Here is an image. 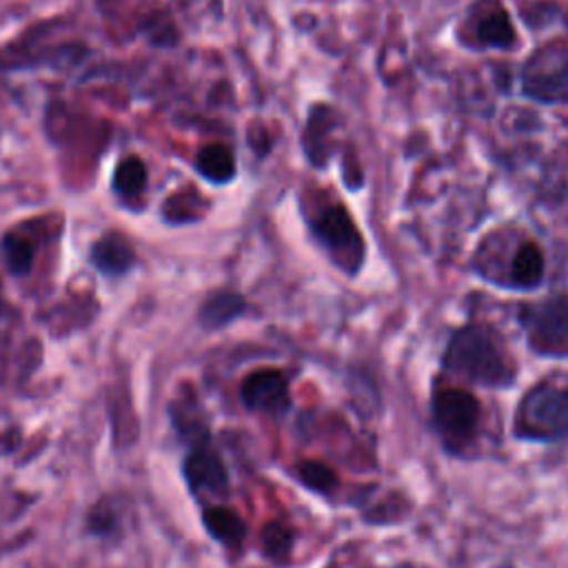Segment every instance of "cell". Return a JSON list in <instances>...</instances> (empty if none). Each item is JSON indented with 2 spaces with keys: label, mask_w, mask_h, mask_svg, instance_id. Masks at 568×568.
<instances>
[{
  "label": "cell",
  "mask_w": 568,
  "mask_h": 568,
  "mask_svg": "<svg viewBox=\"0 0 568 568\" xmlns=\"http://www.w3.org/2000/svg\"><path fill=\"white\" fill-rule=\"evenodd\" d=\"M297 477L306 488H311L315 493H328L337 486V475L333 473V468H328L326 464L315 462V459L302 462L297 466Z\"/></svg>",
  "instance_id": "2e32d148"
},
{
  "label": "cell",
  "mask_w": 568,
  "mask_h": 568,
  "mask_svg": "<svg viewBox=\"0 0 568 568\" xmlns=\"http://www.w3.org/2000/svg\"><path fill=\"white\" fill-rule=\"evenodd\" d=\"M146 180H149L146 164L138 155H126L118 162L111 184L120 197L131 200V197H138L146 189Z\"/></svg>",
  "instance_id": "4fadbf2b"
},
{
  "label": "cell",
  "mask_w": 568,
  "mask_h": 568,
  "mask_svg": "<svg viewBox=\"0 0 568 568\" xmlns=\"http://www.w3.org/2000/svg\"><path fill=\"white\" fill-rule=\"evenodd\" d=\"M240 397L248 410L280 415L288 408V382L282 371L260 368L244 377Z\"/></svg>",
  "instance_id": "8992f818"
},
{
  "label": "cell",
  "mask_w": 568,
  "mask_h": 568,
  "mask_svg": "<svg viewBox=\"0 0 568 568\" xmlns=\"http://www.w3.org/2000/svg\"><path fill=\"white\" fill-rule=\"evenodd\" d=\"M204 526L206 530L222 544L226 546H237L242 544L246 535V526L242 517L224 506H211L204 510Z\"/></svg>",
  "instance_id": "7c38bea8"
},
{
  "label": "cell",
  "mask_w": 568,
  "mask_h": 568,
  "mask_svg": "<svg viewBox=\"0 0 568 568\" xmlns=\"http://www.w3.org/2000/svg\"><path fill=\"white\" fill-rule=\"evenodd\" d=\"M544 277V257L537 244L526 242L517 248L510 262V280L519 288H537Z\"/></svg>",
  "instance_id": "9c48e42d"
},
{
  "label": "cell",
  "mask_w": 568,
  "mask_h": 568,
  "mask_svg": "<svg viewBox=\"0 0 568 568\" xmlns=\"http://www.w3.org/2000/svg\"><path fill=\"white\" fill-rule=\"evenodd\" d=\"M0 255L7 264V268L13 275H27L33 266V257H36V246L29 237H24L22 233L13 231L7 233L0 242Z\"/></svg>",
  "instance_id": "5bb4252c"
},
{
  "label": "cell",
  "mask_w": 568,
  "mask_h": 568,
  "mask_svg": "<svg viewBox=\"0 0 568 568\" xmlns=\"http://www.w3.org/2000/svg\"><path fill=\"white\" fill-rule=\"evenodd\" d=\"M515 430L544 442L568 437V388L548 382L532 386L519 402Z\"/></svg>",
  "instance_id": "7a4b0ae2"
},
{
  "label": "cell",
  "mask_w": 568,
  "mask_h": 568,
  "mask_svg": "<svg viewBox=\"0 0 568 568\" xmlns=\"http://www.w3.org/2000/svg\"><path fill=\"white\" fill-rule=\"evenodd\" d=\"M444 364L450 373L484 386H508L515 379L513 359L481 326H464L453 333Z\"/></svg>",
  "instance_id": "6da1fadb"
},
{
  "label": "cell",
  "mask_w": 568,
  "mask_h": 568,
  "mask_svg": "<svg viewBox=\"0 0 568 568\" xmlns=\"http://www.w3.org/2000/svg\"><path fill=\"white\" fill-rule=\"evenodd\" d=\"M479 402L462 388L439 390L433 399L435 430L450 450H462L470 444L479 426Z\"/></svg>",
  "instance_id": "277c9868"
},
{
  "label": "cell",
  "mask_w": 568,
  "mask_h": 568,
  "mask_svg": "<svg viewBox=\"0 0 568 568\" xmlns=\"http://www.w3.org/2000/svg\"><path fill=\"white\" fill-rule=\"evenodd\" d=\"M135 253L126 237L120 233H106L91 246V262L104 275H122L133 266Z\"/></svg>",
  "instance_id": "ba28073f"
},
{
  "label": "cell",
  "mask_w": 568,
  "mask_h": 568,
  "mask_svg": "<svg viewBox=\"0 0 568 568\" xmlns=\"http://www.w3.org/2000/svg\"><path fill=\"white\" fill-rule=\"evenodd\" d=\"M317 240L331 251L333 260L348 273H355L364 257V244L353 217L342 206L326 209L313 224Z\"/></svg>",
  "instance_id": "5b68a950"
},
{
  "label": "cell",
  "mask_w": 568,
  "mask_h": 568,
  "mask_svg": "<svg viewBox=\"0 0 568 568\" xmlns=\"http://www.w3.org/2000/svg\"><path fill=\"white\" fill-rule=\"evenodd\" d=\"M262 546H264L266 555L273 559L286 557L288 548H291V530L284 528L280 521H271L262 530Z\"/></svg>",
  "instance_id": "e0dca14e"
},
{
  "label": "cell",
  "mask_w": 568,
  "mask_h": 568,
  "mask_svg": "<svg viewBox=\"0 0 568 568\" xmlns=\"http://www.w3.org/2000/svg\"><path fill=\"white\" fill-rule=\"evenodd\" d=\"M184 477L195 493L226 495L229 490V475L224 462L206 442L195 444L184 459Z\"/></svg>",
  "instance_id": "52a82bcc"
},
{
  "label": "cell",
  "mask_w": 568,
  "mask_h": 568,
  "mask_svg": "<svg viewBox=\"0 0 568 568\" xmlns=\"http://www.w3.org/2000/svg\"><path fill=\"white\" fill-rule=\"evenodd\" d=\"M244 313V300L242 295L233 293V291H220L213 293L200 308V322L206 328H220L229 322H233L235 317H240Z\"/></svg>",
  "instance_id": "8fae6325"
},
{
  "label": "cell",
  "mask_w": 568,
  "mask_h": 568,
  "mask_svg": "<svg viewBox=\"0 0 568 568\" xmlns=\"http://www.w3.org/2000/svg\"><path fill=\"white\" fill-rule=\"evenodd\" d=\"M195 169L209 182L224 184L235 175V160L224 144H206L195 158Z\"/></svg>",
  "instance_id": "30bf717a"
},
{
  "label": "cell",
  "mask_w": 568,
  "mask_h": 568,
  "mask_svg": "<svg viewBox=\"0 0 568 568\" xmlns=\"http://www.w3.org/2000/svg\"><path fill=\"white\" fill-rule=\"evenodd\" d=\"M0 306H2V302H0Z\"/></svg>",
  "instance_id": "ac0fdd59"
},
{
  "label": "cell",
  "mask_w": 568,
  "mask_h": 568,
  "mask_svg": "<svg viewBox=\"0 0 568 568\" xmlns=\"http://www.w3.org/2000/svg\"><path fill=\"white\" fill-rule=\"evenodd\" d=\"M477 38L488 47H510L515 42V29L501 9H495L477 24Z\"/></svg>",
  "instance_id": "9a60e30c"
},
{
  "label": "cell",
  "mask_w": 568,
  "mask_h": 568,
  "mask_svg": "<svg viewBox=\"0 0 568 568\" xmlns=\"http://www.w3.org/2000/svg\"><path fill=\"white\" fill-rule=\"evenodd\" d=\"M528 344L550 357L568 355V297L550 295L521 308Z\"/></svg>",
  "instance_id": "3957f363"
}]
</instances>
